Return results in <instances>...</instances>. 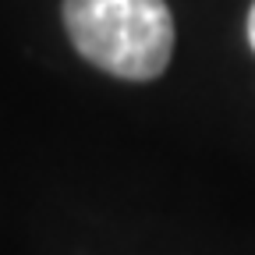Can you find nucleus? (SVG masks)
I'll use <instances>...</instances> for the list:
<instances>
[{
  "mask_svg": "<svg viewBox=\"0 0 255 255\" xmlns=\"http://www.w3.org/2000/svg\"><path fill=\"white\" fill-rule=\"evenodd\" d=\"M75 50L124 82L163 75L174 53V18L163 0H64Z\"/></svg>",
  "mask_w": 255,
  "mask_h": 255,
  "instance_id": "nucleus-1",
  "label": "nucleus"
},
{
  "mask_svg": "<svg viewBox=\"0 0 255 255\" xmlns=\"http://www.w3.org/2000/svg\"><path fill=\"white\" fill-rule=\"evenodd\" d=\"M248 43H252V50H255V4H252V11H248Z\"/></svg>",
  "mask_w": 255,
  "mask_h": 255,
  "instance_id": "nucleus-2",
  "label": "nucleus"
}]
</instances>
